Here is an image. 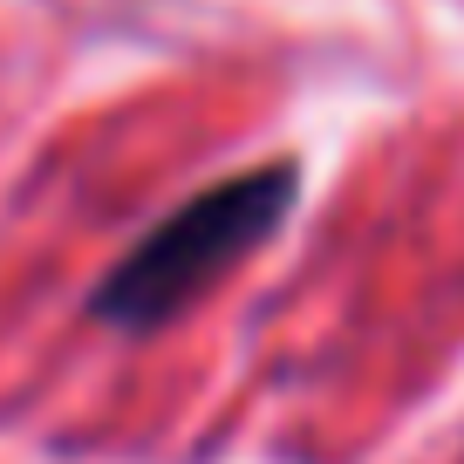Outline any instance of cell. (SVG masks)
<instances>
[{
    "mask_svg": "<svg viewBox=\"0 0 464 464\" xmlns=\"http://www.w3.org/2000/svg\"><path fill=\"white\" fill-rule=\"evenodd\" d=\"M294 198H301V171L294 164H253V171L226 178V185H205L198 198H185L164 226H150L102 274V287L89 294V314L123 334H150L164 321H178L246 253H260L287 226Z\"/></svg>",
    "mask_w": 464,
    "mask_h": 464,
    "instance_id": "6da1fadb",
    "label": "cell"
}]
</instances>
